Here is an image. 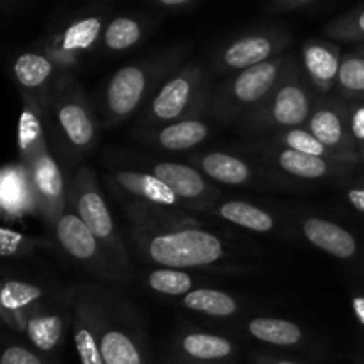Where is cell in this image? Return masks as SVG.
Masks as SVG:
<instances>
[{
    "instance_id": "obj_41",
    "label": "cell",
    "mask_w": 364,
    "mask_h": 364,
    "mask_svg": "<svg viewBox=\"0 0 364 364\" xmlns=\"http://www.w3.org/2000/svg\"><path fill=\"white\" fill-rule=\"evenodd\" d=\"M350 304L355 320L364 327V295H352Z\"/></svg>"
},
{
    "instance_id": "obj_40",
    "label": "cell",
    "mask_w": 364,
    "mask_h": 364,
    "mask_svg": "<svg viewBox=\"0 0 364 364\" xmlns=\"http://www.w3.org/2000/svg\"><path fill=\"white\" fill-rule=\"evenodd\" d=\"M256 364H302L299 361L288 358H279V355H270V354H262L255 359Z\"/></svg>"
},
{
    "instance_id": "obj_24",
    "label": "cell",
    "mask_w": 364,
    "mask_h": 364,
    "mask_svg": "<svg viewBox=\"0 0 364 364\" xmlns=\"http://www.w3.org/2000/svg\"><path fill=\"white\" fill-rule=\"evenodd\" d=\"M191 166L201 171L210 181L228 187H245L252 185L256 173L251 164L242 156L228 151H205L191 156Z\"/></svg>"
},
{
    "instance_id": "obj_39",
    "label": "cell",
    "mask_w": 364,
    "mask_h": 364,
    "mask_svg": "<svg viewBox=\"0 0 364 364\" xmlns=\"http://www.w3.org/2000/svg\"><path fill=\"white\" fill-rule=\"evenodd\" d=\"M347 199L358 212L364 213V188H352V191H348Z\"/></svg>"
},
{
    "instance_id": "obj_33",
    "label": "cell",
    "mask_w": 364,
    "mask_h": 364,
    "mask_svg": "<svg viewBox=\"0 0 364 364\" xmlns=\"http://www.w3.org/2000/svg\"><path fill=\"white\" fill-rule=\"evenodd\" d=\"M336 92L350 102H364V50L343 55Z\"/></svg>"
},
{
    "instance_id": "obj_34",
    "label": "cell",
    "mask_w": 364,
    "mask_h": 364,
    "mask_svg": "<svg viewBox=\"0 0 364 364\" xmlns=\"http://www.w3.org/2000/svg\"><path fill=\"white\" fill-rule=\"evenodd\" d=\"M52 247V242L46 240V238L32 237V235L21 233V231L9 226L0 228V255L4 258H31L36 251Z\"/></svg>"
},
{
    "instance_id": "obj_21",
    "label": "cell",
    "mask_w": 364,
    "mask_h": 364,
    "mask_svg": "<svg viewBox=\"0 0 364 364\" xmlns=\"http://www.w3.org/2000/svg\"><path fill=\"white\" fill-rule=\"evenodd\" d=\"M0 206L9 220L39 215L31 174L23 162L6 164L0 174Z\"/></svg>"
},
{
    "instance_id": "obj_17",
    "label": "cell",
    "mask_w": 364,
    "mask_h": 364,
    "mask_svg": "<svg viewBox=\"0 0 364 364\" xmlns=\"http://www.w3.org/2000/svg\"><path fill=\"white\" fill-rule=\"evenodd\" d=\"M304 128L327 148L347 155H358V146L348 132V103L341 102V98H316L315 109Z\"/></svg>"
},
{
    "instance_id": "obj_28",
    "label": "cell",
    "mask_w": 364,
    "mask_h": 364,
    "mask_svg": "<svg viewBox=\"0 0 364 364\" xmlns=\"http://www.w3.org/2000/svg\"><path fill=\"white\" fill-rule=\"evenodd\" d=\"M180 306L187 311L210 318H233L244 311V302L237 295L219 288H196L191 294L180 299Z\"/></svg>"
},
{
    "instance_id": "obj_7",
    "label": "cell",
    "mask_w": 364,
    "mask_h": 364,
    "mask_svg": "<svg viewBox=\"0 0 364 364\" xmlns=\"http://www.w3.org/2000/svg\"><path fill=\"white\" fill-rule=\"evenodd\" d=\"M288 63L290 57L279 55L228 77L212 91L208 114L220 123L244 121L272 92Z\"/></svg>"
},
{
    "instance_id": "obj_4",
    "label": "cell",
    "mask_w": 364,
    "mask_h": 364,
    "mask_svg": "<svg viewBox=\"0 0 364 364\" xmlns=\"http://www.w3.org/2000/svg\"><path fill=\"white\" fill-rule=\"evenodd\" d=\"M315 91L304 71L290 57L276 87L258 109L240 121V127L249 135H276L290 128H304L315 109Z\"/></svg>"
},
{
    "instance_id": "obj_13",
    "label": "cell",
    "mask_w": 364,
    "mask_h": 364,
    "mask_svg": "<svg viewBox=\"0 0 364 364\" xmlns=\"http://www.w3.org/2000/svg\"><path fill=\"white\" fill-rule=\"evenodd\" d=\"M105 181L121 203H141L156 208L191 212L188 206L149 171L112 169L105 174Z\"/></svg>"
},
{
    "instance_id": "obj_43",
    "label": "cell",
    "mask_w": 364,
    "mask_h": 364,
    "mask_svg": "<svg viewBox=\"0 0 364 364\" xmlns=\"http://www.w3.org/2000/svg\"><path fill=\"white\" fill-rule=\"evenodd\" d=\"M361 159L364 160V146H363V149H361Z\"/></svg>"
},
{
    "instance_id": "obj_27",
    "label": "cell",
    "mask_w": 364,
    "mask_h": 364,
    "mask_svg": "<svg viewBox=\"0 0 364 364\" xmlns=\"http://www.w3.org/2000/svg\"><path fill=\"white\" fill-rule=\"evenodd\" d=\"M205 212L252 233H272L277 228L276 217L269 210L238 199H219Z\"/></svg>"
},
{
    "instance_id": "obj_44",
    "label": "cell",
    "mask_w": 364,
    "mask_h": 364,
    "mask_svg": "<svg viewBox=\"0 0 364 364\" xmlns=\"http://www.w3.org/2000/svg\"><path fill=\"white\" fill-rule=\"evenodd\" d=\"M295 2H309V0H295Z\"/></svg>"
},
{
    "instance_id": "obj_14",
    "label": "cell",
    "mask_w": 364,
    "mask_h": 364,
    "mask_svg": "<svg viewBox=\"0 0 364 364\" xmlns=\"http://www.w3.org/2000/svg\"><path fill=\"white\" fill-rule=\"evenodd\" d=\"M148 171L164 181L191 212H205L212 203L219 201L220 191L201 171L191 164L151 162Z\"/></svg>"
},
{
    "instance_id": "obj_2",
    "label": "cell",
    "mask_w": 364,
    "mask_h": 364,
    "mask_svg": "<svg viewBox=\"0 0 364 364\" xmlns=\"http://www.w3.org/2000/svg\"><path fill=\"white\" fill-rule=\"evenodd\" d=\"M45 109L50 148L53 144L60 166L66 167L71 176V169L89 155L98 142L100 117L71 71H60Z\"/></svg>"
},
{
    "instance_id": "obj_16",
    "label": "cell",
    "mask_w": 364,
    "mask_h": 364,
    "mask_svg": "<svg viewBox=\"0 0 364 364\" xmlns=\"http://www.w3.org/2000/svg\"><path fill=\"white\" fill-rule=\"evenodd\" d=\"M57 287V283L6 277L0 288V316L9 329L23 334L36 306Z\"/></svg>"
},
{
    "instance_id": "obj_23",
    "label": "cell",
    "mask_w": 364,
    "mask_h": 364,
    "mask_svg": "<svg viewBox=\"0 0 364 364\" xmlns=\"http://www.w3.org/2000/svg\"><path fill=\"white\" fill-rule=\"evenodd\" d=\"M341 53L336 46L323 41H309L302 48V68L309 85L318 96L336 89L341 68Z\"/></svg>"
},
{
    "instance_id": "obj_29",
    "label": "cell",
    "mask_w": 364,
    "mask_h": 364,
    "mask_svg": "<svg viewBox=\"0 0 364 364\" xmlns=\"http://www.w3.org/2000/svg\"><path fill=\"white\" fill-rule=\"evenodd\" d=\"M245 333L259 343L279 348L299 347L306 341V333L299 323L276 316H255L245 323Z\"/></svg>"
},
{
    "instance_id": "obj_8",
    "label": "cell",
    "mask_w": 364,
    "mask_h": 364,
    "mask_svg": "<svg viewBox=\"0 0 364 364\" xmlns=\"http://www.w3.org/2000/svg\"><path fill=\"white\" fill-rule=\"evenodd\" d=\"M68 206L80 217L82 223L112 252L124 272L134 277L130 255L119 233L107 199L100 188L96 173L89 166H78L68 181Z\"/></svg>"
},
{
    "instance_id": "obj_31",
    "label": "cell",
    "mask_w": 364,
    "mask_h": 364,
    "mask_svg": "<svg viewBox=\"0 0 364 364\" xmlns=\"http://www.w3.org/2000/svg\"><path fill=\"white\" fill-rule=\"evenodd\" d=\"M194 272L199 270H181V269H156L149 270L146 274V287L153 294L166 295V297L181 299L187 294H191L196 288L205 287V279L201 276H196Z\"/></svg>"
},
{
    "instance_id": "obj_26",
    "label": "cell",
    "mask_w": 364,
    "mask_h": 364,
    "mask_svg": "<svg viewBox=\"0 0 364 364\" xmlns=\"http://www.w3.org/2000/svg\"><path fill=\"white\" fill-rule=\"evenodd\" d=\"M18 155L20 162L27 166L43 148L50 146L46 109L41 102L21 95V112L18 119Z\"/></svg>"
},
{
    "instance_id": "obj_36",
    "label": "cell",
    "mask_w": 364,
    "mask_h": 364,
    "mask_svg": "<svg viewBox=\"0 0 364 364\" xmlns=\"http://www.w3.org/2000/svg\"><path fill=\"white\" fill-rule=\"evenodd\" d=\"M0 364H55V359L52 355L36 350L34 347L11 341L4 347Z\"/></svg>"
},
{
    "instance_id": "obj_10",
    "label": "cell",
    "mask_w": 364,
    "mask_h": 364,
    "mask_svg": "<svg viewBox=\"0 0 364 364\" xmlns=\"http://www.w3.org/2000/svg\"><path fill=\"white\" fill-rule=\"evenodd\" d=\"M75 287L63 288L57 284L28 316L23 336L36 350L46 355L55 354L63 345L68 327L71 326V306Z\"/></svg>"
},
{
    "instance_id": "obj_9",
    "label": "cell",
    "mask_w": 364,
    "mask_h": 364,
    "mask_svg": "<svg viewBox=\"0 0 364 364\" xmlns=\"http://www.w3.org/2000/svg\"><path fill=\"white\" fill-rule=\"evenodd\" d=\"M52 231L60 251L95 279L102 283H124L132 279L130 274L121 269L112 252L92 235L70 206Z\"/></svg>"
},
{
    "instance_id": "obj_22",
    "label": "cell",
    "mask_w": 364,
    "mask_h": 364,
    "mask_svg": "<svg viewBox=\"0 0 364 364\" xmlns=\"http://www.w3.org/2000/svg\"><path fill=\"white\" fill-rule=\"evenodd\" d=\"M135 135L144 144L164 151H187L203 144L210 135V124L203 117L174 121L155 128H137Z\"/></svg>"
},
{
    "instance_id": "obj_45",
    "label": "cell",
    "mask_w": 364,
    "mask_h": 364,
    "mask_svg": "<svg viewBox=\"0 0 364 364\" xmlns=\"http://www.w3.org/2000/svg\"><path fill=\"white\" fill-rule=\"evenodd\" d=\"M212 364H228V363H212Z\"/></svg>"
},
{
    "instance_id": "obj_19",
    "label": "cell",
    "mask_w": 364,
    "mask_h": 364,
    "mask_svg": "<svg viewBox=\"0 0 364 364\" xmlns=\"http://www.w3.org/2000/svg\"><path fill=\"white\" fill-rule=\"evenodd\" d=\"M238 347L231 338L199 329H181L173 343L178 364H212L235 358Z\"/></svg>"
},
{
    "instance_id": "obj_20",
    "label": "cell",
    "mask_w": 364,
    "mask_h": 364,
    "mask_svg": "<svg viewBox=\"0 0 364 364\" xmlns=\"http://www.w3.org/2000/svg\"><path fill=\"white\" fill-rule=\"evenodd\" d=\"M60 71L48 55L38 52L20 53L13 63V78L21 95L32 96L43 107L48 103Z\"/></svg>"
},
{
    "instance_id": "obj_3",
    "label": "cell",
    "mask_w": 364,
    "mask_h": 364,
    "mask_svg": "<svg viewBox=\"0 0 364 364\" xmlns=\"http://www.w3.org/2000/svg\"><path fill=\"white\" fill-rule=\"evenodd\" d=\"M178 68L180 57L169 53L127 64L110 75L98 98V117L103 127H117L141 114Z\"/></svg>"
},
{
    "instance_id": "obj_38",
    "label": "cell",
    "mask_w": 364,
    "mask_h": 364,
    "mask_svg": "<svg viewBox=\"0 0 364 364\" xmlns=\"http://www.w3.org/2000/svg\"><path fill=\"white\" fill-rule=\"evenodd\" d=\"M348 132L355 146H364V103L348 105Z\"/></svg>"
},
{
    "instance_id": "obj_5",
    "label": "cell",
    "mask_w": 364,
    "mask_h": 364,
    "mask_svg": "<svg viewBox=\"0 0 364 364\" xmlns=\"http://www.w3.org/2000/svg\"><path fill=\"white\" fill-rule=\"evenodd\" d=\"M100 345L105 364H153L139 309L121 291L100 287Z\"/></svg>"
},
{
    "instance_id": "obj_12",
    "label": "cell",
    "mask_w": 364,
    "mask_h": 364,
    "mask_svg": "<svg viewBox=\"0 0 364 364\" xmlns=\"http://www.w3.org/2000/svg\"><path fill=\"white\" fill-rule=\"evenodd\" d=\"M100 287L102 283H82L75 287L71 331L80 364H105L100 345Z\"/></svg>"
},
{
    "instance_id": "obj_1",
    "label": "cell",
    "mask_w": 364,
    "mask_h": 364,
    "mask_svg": "<svg viewBox=\"0 0 364 364\" xmlns=\"http://www.w3.org/2000/svg\"><path fill=\"white\" fill-rule=\"evenodd\" d=\"M123 206L130 219L135 255L149 265L181 270H244L233 267L237 255L230 240L188 212L141 203H123Z\"/></svg>"
},
{
    "instance_id": "obj_37",
    "label": "cell",
    "mask_w": 364,
    "mask_h": 364,
    "mask_svg": "<svg viewBox=\"0 0 364 364\" xmlns=\"http://www.w3.org/2000/svg\"><path fill=\"white\" fill-rule=\"evenodd\" d=\"M329 32L340 39H364V9L334 23Z\"/></svg>"
},
{
    "instance_id": "obj_35",
    "label": "cell",
    "mask_w": 364,
    "mask_h": 364,
    "mask_svg": "<svg viewBox=\"0 0 364 364\" xmlns=\"http://www.w3.org/2000/svg\"><path fill=\"white\" fill-rule=\"evenodd\" d=\"M142 39V27L137 20L128 16L114 18L103 32V45L109 52H124L134 48Z\"/></svg>"
},
{
    "instance_id": "obj_18",
    "label": "cell",
    "mask_w": 364,
    "mask_h": 364,
    "mask_svg": "<svg viewBox=\"0 0 364 364\" xmlns=\"http://www.w3.org/2000/svg\"><path fill=\"white\" fill-rule=\"evenodd\" d=\"M258 151L277 171L291 178H297V180H326V178L341 176V174H345L350 169V166H347V164L333 162V160L320 159V156L291 151V149L279 148V146L270 144V142L259 146Z\"/></svg>"
},
{
    "instance_id": "obj_25",
    "label": "cell",
    "mask_w": 364,
    "mask_h": 364,
    "mask_svg": "<svg viewBox=\"0 0 364 364\" xmlns=\"http://www.w3.org/2000/svg\"><path fill=\"white\" fill-rule=\"evenodd\" d=\"M301 231L313 247L338 259H352L358 255V238L340 224L322 217H306L301 223Z\"/></svg>"
},
{
    "instance_id": "obj_15",
    "label": "cell",
    "mask_w": 364,
    "mask_h": 364,
    "mask_svg": "<svg viewBox=\"0 0 364 364\" xmlns=\"http://www.w3.org/2000/svg\"><path fill=\"white\" fill-rule=\"evenodd\" d=\"M288 45L284 34L274 32H256V34L242 36L235 41L228 43L215 57L217 71L224 73H237L247 68L272 60L279 57L277 53Z\"/></svg>"
},
{
    "instance_id": "obj_30",
    "label": "cell",
    "mask_w": 364,
    "mask_h": 364,
    "mask_svg": "<svg viewBox=\"0 0 364 364\" xmlns=\"http://www.w3.org/2000/svg\"><path fill=\"white\" fill-rule=\"evenodd\" d=\"M269 142L270 144L279 146V148L306 153V155L320 156V159L347 164V166H354L359 160V155H347V153H340L327 148V146L323 144V142H320L308 128H290V130H283L279 132V134L272 135V139H270Z\"/></svg>"
},
{
    "instance_id": "obj_11",
    "label": "cell",
    "mask_w": 364,
    "mask_h": 364,
    "mask_svg": "<svg viewBox=\"0 0 364 364\" xmlns=\"http://www.w3.org/2000/svg\"><path fill=\"white\" fill-rule=\"evenodd\" d=\"M25 167L31 174L39 217L53 230L68 208V183L63 166L53 149L46 146Z\"/></svg>"
},
{
    "instance_id": "obj_42",
    "label": "cell",
    "mask_w": 364,
    "mask_h": 364,
    "mask_svg": "<svg viewBox=\"0 0 364 364\" xmlns=\"http://www.w3.org/2000/svg\"><path fill=\"white\" fill-rule=\"evenodd\" d=\"M159 2H162L164 6H180V4L188 2V0H159Z\"/></svg>"
},
{
    "instance_id": "obj_32",
    "label": "cell",
    "mask_w": 364,
    "mask_h": 364,
    "mask_svg": "<svg viewBox=\"0 0 364 364\" xmlns=\"http://www.w3.org/2000/svg\"><path fill=\"white\" fill-rule=\"evenodd\" d=\"M102 28L103 23L98 16L82 18V20L71 23L52 45L78 59L80 53L89 52L95 46L100 34H102Z\"/></svg>"
},
{
    "instance_id": "obj_6",
    "label": "cell",
    "mask_w": 364,
    "mask_h": 364,
    "mask_svg": "<svg viewBox=\"0 0 364 364\" xmlns=\"http://www.w3.org/2000/svg\"><path fill=\"white\" fill-rule=\"evenodd\" d=\"M212 77L198 63L178 68L139 114L137 128H155L208 114Z\"/></svg>"
}]
</instances>
